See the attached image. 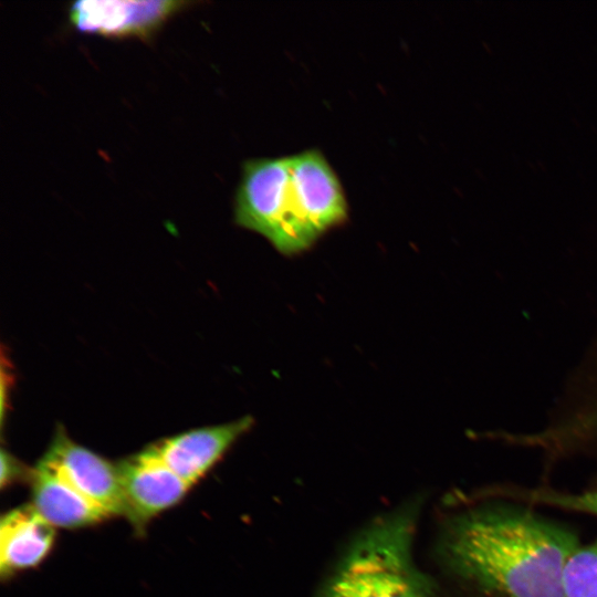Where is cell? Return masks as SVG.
Instances as JSON below:
<instances>
[{"label": "cell", "instance_id": "obj_4", "mask_svg": "<svg viewBox=\"0 0 597 597\" xmlns=\"http://www.w3.org/2000/svg\"><path fill=\"white\" fill-rule=\"evenodd\" d=\"M553 407L548 432L555 450L566 460L597 461V333Z\"/></svg>", "mask_w": 597, "mask_h": 597}, {"label": "cell", "instance_id": "obj_8", "mask_svg": "<svg viewBox=\"0 0 597 597\" xmlns=\"http://www.w3.org/2000/svg\"><path fill=\"white\" fill-rule=\"evenodd\" d=\"M253 426V418L192 429L150 446L164 463L192 486Z\"/></svg>", "mask_w": 597, "mask_h": 597}, {"label": "cell", "instance_id": "obj_12", "mask_svg": "<svg viewBox=\"0 0 597 597\" xmlns=\"http://www.w3.org/2000/svg\"><path fill=\"white\" fill-rule=\"evenodd\" d=\"M461 501L501 499L524 503L534 507H547L597 517V476L578 490H564L542 483L521 485L515 483H493L478 486L469 492L458 493Z\"/></svg>", "mask_w": 597, "mask_h": 597}, {"label": "cell", "instance_id": "obj_10", "mask_svg": "<svg viewBox=\"0 0 597 597\" xmlns=\"http://www.w3.org/2000/svg\"><path fill=\"white\" fill-rule=\"evenodd\" d=\"M31 505L53 527L82 528L111 517L81 494L44 455L31 470Z\"/></svg>", "mask_w": 597, "mask_h": 597}, {"label": "cell", "instance_id": "obj_6", "mask_svg": "<svg viewBox=\"0 0 597 597\" xmlns=\"http://www.w3.org/2000/svg\"><path fill=\"white\" fill-rule=\"evenodd\" d=\"M117 468L126 519L138 531L178 504L191 488L164 463L151 447L121 461Z\"/></svg>", "mask_w": 597, "mask_h": 597}, {"label": "cell", "instance_id": "obj_14", "mask_svg": "<svg viewBox=\"0 0 597 597\" xmlns=\"http://www.w3.org/2000/svg\"><path fill=\"white\" fill-rule=\"evenodd\" d=\"M31 470H25L22 464L10 452L1 450V488L12 484L20 478H30Z\"/></svg>", "mask_w": 597, "mask_h": 597}, {"label": "cell", "instance_id": "obj_5", "mask_svg": "<svg viewBox=\"0 0 597 597\" xmlns=\"http://www.w3.org/2000/svg\"><path fill=\"white\" fill-rule=\"evenodd\" d=\"M193 1L81 0L69 3L66 20L80 34L150 41Z\"/></svg>", "mask_w": 597, "mask_h": 597}, {"label": "cell", "instance_id": "obj_11", "mask_svg": "<svg viewBox=\"0 0 597 597\" xmlns=\"http://www.w3.org/2000/svg\"><path fill=\"white\" fill-rule=\"evenodd\" d=\"M55 527L31 505H21L0 521V574L10 577L33 568L50 554Z\"/></svg>", "mask_w": 597, "mask_h": 597}, {"label": "cell", "instance_id": "obj_13", "mask_svg": "<svg viewBox=\"0 0 597 597\" xmlns=\"http://www.w3.org/2000/svg\"><path fill=\"white\" fill-rule=\"evenodd\" d=\"M566 597H597V538L580 545L564 572Z\"/></svg>", "mask_w": 597, "mask_h": 597}, {"label": "cell", "instance_id": "obj_9", "mask_svg": "<svg viewBox=\"0 0 597 597\" xmlns=\"http://www.w3.org/2000/svg\"><path fill=\"white\" fill-rule=\"evenodd\" d=\"M290 160L301 213L321 237L347 217V203L339 180L318 150L290 156Z\"/></svg>", "mask_w": 597, "mask_h": 597}, {"label": "cell", "instance_id": "obj_3", "mask_svg": "<svg viewBox=\"0 0 597 597\" xmlns=\"http://www.w3.org/2000/svg\"><path fill=\"white\" fill-rule=\"evenodd\" d=\"M233 203L234 222L283 254L302 252L318 239L300 212L290 156L245 160Z\"/></svg>", "mask_w": 597, "mask_h": 597}, {"label": "cell", "instance_id": "obj_7", "mask_svg": "<svg viewBox=\"0 0 597 597\" xmlns=\"http://www.w3.org/2000/svg\"><path fill=\"white\" fill-rule=\"evenodd\" d=\"M60 473L109 516H125L126 506L117 464L73 441L60 428L44 453Z\"/></svg>", "mask_w": 597, "mask_h": 597}, {"label": "cell", "instance_id": "obj_2", "mask_svg": "<svg viewBox=\"0 0 597 597\" xmlns=\"http://www.w3.org/2000/svg\"><path fill=\"white\" fill-rule=\"evenodd\" d=\"M419 504L367 524L349 542L315 597H443L413 557Z\"/></svg>", "mask_w": 597, "mask_h": 597}, {"label": "cell", "instance_id": "obj_1", "mask_svg": "<svg viewBox=\"0 0 597 597\" xmlns=\"http://www.w3.org/2000/svg\"><path fill=\"white\" fill-rule=\"evenodd\" d=\"M450 504L433 556L454 597H566L565 567L582 545L573 526L514 501Z\"/></svg>", "mask_w": 597, "mask_h": 597}]
</instances>
